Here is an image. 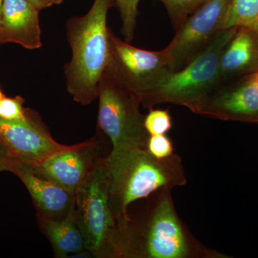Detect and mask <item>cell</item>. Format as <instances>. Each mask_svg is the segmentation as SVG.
<instances>
[{"label":"cell","mask_w":258,"mask_h":258,"mask_svg":"<svg viewBox=\"0 0 258 258\" xmlns=\"http://www.w3.org/2000/svg\"><path fill=\"white\" fill-rule=\"evenodd\" d=\"M10 172L18 176L28 189L36 209V215L60 220L74 207V193L37 175L28 163L13 159Z\"/></svg>","instance_id":"cell-12"},{"label":"cell","mask_w":258,"mask_h":258,"mask_svg":"<svg viewBox=\"0 0 258 258\" xmlns=\"http://www.w3.org/2000/svg\"><path fill=\"white\" fill-rule=\"evenodd\" d=\"M103 147L102 132L98 129L92 138L67 146L41 162L30 165L37 175L75 194L98 161L107 155L103 154Z\"/></svg>","instance_id":"cell-9"},{"label":"cell","mask_w":258,"mask_h":258,"mask_svg":"<svg viewBox=\"0 0 258 258\" xmlns=\"http://www.w3.org/2000/svg\"><path fill=\"white\" fill-rule=\"evenodd\" d=\"M13 157L6 147L0 142V172L10 171Z\"/></svg>","instance_id":"cell-22"},{"label":"cell","mask_w":258,"mask_h":258,"mask_svg":"<svg viewBox=\"0 0 258 258\" xmlns=\"http://www.w3.org/2000/svg\"><path fill=\"white\" fill-rule=\"evenodd\" d=\"M232 0H205L187 17L166 47L172 71H180L210 45L224 29Z\"/></svg>","instance_id":"cell-8"},{"label":"cell","mask_w":258,"mask_h":258,"mask_svg":"<svg viewBox=\"0 0 258 258\" xmlns=\"http://www.w3.org/2000/svg\"><path fill=\"white\" fill-rule=\"evenodd\" d=\"M98 129L111 142V149H146L149 134L138 97L105 71L98 89Z\"/></svg>","instance_id":"cell-6"},{"label":"cell","mask_w":258,"mask_h":258,"mask_svg":"<svg viewBox=\"0 0 258 258\" xmlns=\"http://www.w3.org/2000/svg\"><path fill=\"white\" fill-rule=\"evenodd\" d=\"M122 20L121 32L125 41L132 42L137 26L138 7L140 0H114Z\"/></svg>","instance_id":"cell-17"},{"label":"cell","mask_w":258,"mask_h":258,"mask_svg":"<svg viewBox=\"0 0 258 258\" xmlns=\"http://www.w3.org/2000/svg\"><path fill=\"white\" fill-rule=\"evenodd\" d=\"M243 27L258 33V0H232L224 29Z\"/></svg>","instance_id":"cell-16"},{"label":"cell","mask_w":258,"mask_h":258,"mask_svg":"<svg viewBox=\"0 0 258 258\" xmlns=\"http://www.w3.org/2000/svg\"><path fill=\"white\" fill-rule=\"evenodd\" d=\"M109 40L110 59L106 72L138 97L142 103L172 71L167 49L142 50L122 41L111 29Z\"/></svg>","instance_id":"cell-7"},{"label":"cell","mask_w":258,"mask_h":258,"mask_svg":"<svg viewBox=\"0 0 258 258\" xmlns=\"http://www.w3.org/2000/svg\"><path fill=\"white\" fill-rule=\"evenodd\" d=\"M172 189H161L129 208L118 226L113 258H228L191 234L176 212Z\"/></svg>","instance_id":"cell-1"},{"label":"cell","mask_w":258,"mask_h":258,"mask_svg":"<svg viewBox=\"0 0 258 258\" xmlns=\"http://www.w3.org/2000/svg\"><path fill=\"white\" fill-rule=\"evenodd\" d=\"M3 0H0V23H1L2 11H3ZM1 37H0V45H1Z\"/></svg>","instance_id":"cell-24"},{"label":"cell","mask_w":258,"mask_h":258,"mask_svg":"<svg viewBox=\"0 0 258 258\" xmlns=\"http://www.w3.org/2000/svg\"><path fill=\"white\" fill-rule=\"evenodd\" d=\"M5 96V95L3 94V92H2L1 89H0V101H1V100L3 99Z\"/></svg>","instance_id":"cell-25"},{"label":"cell","mask_w":258,"mask_h":258,"mask_svg":"<svg viewBox=\"0 0 258 258\" xmlns=\"http://www.w3.org/2000/svg\"><path fill=\"white\" fill-rule=\"evenodd\" d=\"M104 163L108 200L118 226L128 220L132 204L157 190L173 189L187 183L182 159L177 154L158 159L144 148H123L111 149Z\"/></svg>","instance_id":"cell-2"},{"label":"cell","mask_w":258,"mask_h":258,"mask_svg":"<svg viewBox=\"0 0 258 258\" xmlns=\"http://www.w3.org/2000/svg\"><path fill=\"white\" fill-rule=\"evenodd\" d=\"M194 113L218 120L258 122V71L220 83Z\"/></svg>","instance_id":"cell-10"},{"label":"cell","mask_w":258,"mask_h":258,"mask_svg":"<svg viewBox=\"0 0 258 258\" xmlns=\"http://www.w3.org/2000/svg\"><path fill=\"white\" fill-rule=\"evenodd\" d=\"M238 27L222 30L210 45L189 63L178 71H171L142 101L151 109L157 105L172 103L195 112L200 103L219 85L218 69L224 47Z\"/></svg>","instance_id":"cell-4"},{"label":"cell","mask_w":258,"mask_h":258,"mask_svg":"<svg viewBox=\"0 0 258 258\" xmlns=\"http://www.w3.org/2000/svg\"><path fill=\"white\" fill-rule=\"evenodd\" d=\"M0 142L13 159L35 164L67 147L52 138L48 129L33 111L25 121L0 118Z\"/></svg>","instance_id":"cell-11"},{"label":"cell","mask_w":258,"mask_h":258,"mask_svg":"<svg viewBox=\"0 0 258 258\" xmlns=\"http://www.w3.org/2000/svg\"><path fill=\"white\" fill-rule=\"evenodd\" d=\"M258 71V33L239 27L219 61V84Z\"/></svg>","instance_id":"cell-14"},{"label":"cell","mask_w":258,"mask_h":258,"mask_svg":"<svg viewBox=\"0 0 258 258\" xmlns=\"http://www.w3.org/2000/svg\"><path fill=\"white\" fill-rule=\"evenodd\" d=\"M36 218L39 228L50 242L55 257H69L86 250L82 232L76 222L74 205L60 220L38 215Z\"/></svg>","instance_id":"cell-15"},{"label":"cell","mask_w":258,"mask_h":258,"mask_svg":"<svg viewBox=\"0 0 258 258\" xmlns=\"http://www.w3.org/2000/svg\"><path fill=\"white\" fill-rule=\"evenodd\" d=\"M39 13L28 0H3L0 23L2 44L13 42L28 50L40 48Z\"/></svg>","instance_id":"cell-13"},{"label":"cell","mask_w":258,"mask_h":258,"mask_svg":"<svg viewBox=\"0 0 258 258\" xmlns=\"http://www.w3.org/2000/svg\"><path fill=\"white\" fill-rule=\"evenodd\" d=\"M25 99L18 96H5L0 101V118L10 121H25L30 118L33 111L24 107Z\"/></svg>","instance_id":"cell-19"},{"label":"cell","mask_w":258,"mask_h":258,"mask_svg":"<svg viewBox=\"0 0 258 258\" xmlns=\"http://www.w3.org/2000/svg\"><path fill=\"white\" fill-rule=\"evenodd\" d=\"M165 6L174 29L176 30L185 19L205 0H159Z\"/></svg>","instance_id":"cell-18"},{"label":"cell","mask_w":258,"mask_h":258,"mask_svg":"<svg viewBox=\"0 0 258 258\" xmlns=\"http://www.w3.org/2000/svg\"><path fill=\"white\" fill-rule=\"evenodd\" d=\"M114 0H94L87 14L68 21L72 57L64 66L66 86L76 103L88 106L98 98L100 81L110 59L108 10Z\"/></svg>","instance_id":"cell-3"},{"label":"cell","mask_w":258,"mask_h":258,"mask_svg":"<svg viewBox=\"0 0 258 258\" xmlns=\"http://www.w3.org/2000/svg\"><path fill=\"white\" fill-rule=\"evenodd\" d=\"M144 126L149 136L168 133L173 126L169 110L149 109V113L144 118Z\"/></svg>","instance_id":"cell-20"},{"label":"cell","mask_w":258,"mask_h":258,"mask_svg":"<svg viewBox=\"0 0 258 258\" xmlns=\"http://www.w3.org/2000/svg\"><path fill=\"white\" fill-rule=\"evenodd\" d=\"M146 149L158 159H166L174 154V144L166 134L149 136Z\"/></svg>","instance_id":"cell-21"},{"label":"cell","mask_w":258,"mask_h":258,"mask_svg":"<svg viewBox=\"0 0 258 258\" xmlns=\"http://www.w3.org/2000/svg\"><path fill=\"white\" fill-rule=\"evenodd\" d=\"M28 1L40 12L42 10L50 8L53 5L61 4L63 0H28Z\"/></svg>","instance_id":"cell-23"},{"label":"cell","mask_w":258,"mask_h":258,"mask_svg":"<svg viewBox=\"0 0 258 258\" xmlns=\"http://www.w3.org/2000/svg\"><path fill=\"white\" fill-rule=\"evenodd\" d=\"M104 157L75 192L74 212L82 232L85 249L92 257L113 258L118 222L108 200V174Z\"/></svg>","instance_id":"cell-5"}]
</instances>
